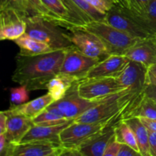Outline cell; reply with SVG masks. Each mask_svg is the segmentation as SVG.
Returning <instances> with one entry per match:
<instances>
[{
  "mask_svg": "<svg viewBox=\"0 0 156 156\" xmlns=\"http://www.w3.org/2000/svg\"><path fill=\"white\" fill-rule=\"evenodd\" d=\"M69 120H71L67 119L60 111L52 105L33 119L34 124L38 126H56Z\"/></svg>",
  "mask_w": 156,
  "mask_h": 156,
  "instance_id": "25",
  "label": "cell"
},
{
  "mask_svg": "<svg viewBox=\"0 0 156 156\" xmlns=\"http://www.w3.org/2000/svg\"><path fill=\"white\" fill-rule=\"evenodd\" d=\"M14 42L20 48L19 54L25 56H35L53 51L50 46L43 41L31 37L27 34H24Z\"/></svg>",
  "mask_w": 156,
  "mask_h": 156,
  "instance_id": "22",
  "label": "cell"
},
{
  "mask_svg": "<svg viewBox=\"0 0 156 156\" xmlns=\"http://www.w3.org/2000/svg\"><path fill=\"white\" fill-rule=\"evenodd\" d=\"M144 126L149 131H156V120H150L145 117H139Z\"/></svg>",
  "mask_w": 156,
  "mask_h": 156,
  "instance_id": "41",
  "label": "cell"
},
{
  "mask_svg": "<svg viewBox=\"0 0 156 156\" xmlns=\"http://www.w3.org/2000/svg\"><path fill=\"white\" fill-rule=\"evenodd\" d=\"M64 29H82L92 33L103 43L110 55H124L128 49L138 41L105 21H92L80 25L70 26Z\"/></svg>",
  "mask_w": 156,
  "mask_h": 156,
  "instance_id": "4",
  "label": "cell"
},
{
  "mask_svg": "<svg viewBox=\"0 0 156 156\" xmlns=\"http://www.w3.org/2000/svg\"><path fill=\"white\" fill-rule=\"evenodd\" d=\"M147 79L148 82L156 85V64L148 67Z\"/></svg>",
  "mask_w": 156,
  "mask_h": 156,
  "instance_id": "40",
  "label": "cell"
},
{
  "mask_svg": "<svg viewBox=\"0 0 156 156\" xmlns=\"http://www.w3.org/2000/svg\"><path fill=\"white\" fill-rule=\"evenodd\" d=\"M66 30L73 46L83 54L99 62L111 56L103 43L92 33L82 29H67Z\"/></svg>",
  "mask_w": 156,
  "mask_h": 156,
  "instance_id": "9",
  "label": "cell"
},
{
  "mask_svg": "<svg viewBox=\"0 0 156 156\" xmlns=\"http://www.w3.org/2000/svg\"><path fill=\"white\" fill-rule=\"evenodd\" d=\"M115 140L122 145H126L140 152L138 143L132 128L123 120H119L114 125Z\"/></svg>",
  "mask_w": 156,
  "mask_h": 156,
  "instance_id": "26",
  "label": "cell"
},
{
  "mask_svg": "<svg viewBox=\"0 0 156 156\" xmlns=\"http://www.w3.org/2000/svg\"><path fill=\"white\" fill-rule=\"evenodd\" d=\"M53 102H54V100H53V97L47 92L44 95L34 99L30 101L26 102L21 105L11 107L9 110L12 112L21 114V115H24L33 120L34 117L39 115L42 111L48 108Z\"/></svg>",
  "mask_w": 156,
  "mask_h": 156,
  "instance_id": "21",
  "label": "cell"
},
{
  "mask_svg": "<svg viewBox=\"0 0 156 156\" xmlns=\"http://www.w3.org/2000/svg\"><path fill=\"white\" fill-rule=\"evenodd\" d=\"M120 118H116L99 123L73 122L59 135L61 146L68 149H78L85 142L103 131L109 125L117 123Z\"/></svg>",
  "mask_w": 156,
  "mask_h": 156,
  "instance_id": "5",
  "label": "cell"
},
{
  "mask_svg": "<svg viewBox=\"0 0 156 156\" xmlns=\"http://www.w3.org/2000/svg\"><path fill=\"white\" fill-rule=\"evenodd\" d=\"M154 40H155V44H156V37H154Z\"/></svg>",
  "mask_w": 156,
  "mask_h": 156,
  "instance_id": "45",
  "label": "cell"
},
{
  "mask_svg": "<svg viewBox=\"0 0 156 156\" xmlns=\"http://www.w3.org/2000/svg\"><path fill=\"white\" fill-rule=\"evenodd\" d=\"M134 117H145L150 120H156V103L144 96L138 106L131 112V114L126 119Z\"/></svg>",
  "mask_w": 156,
  "mask_h": 156,
  "instance_id": "27",
  "label": "cell"
},
{
  "mask_svg": "<svg viewBox=\"0 0 156 156\" xmlns=\"http://www.w3.org/2000/svg\"><path fill=\"white\" fill-rule=\"evenodd\" d=\"M28 16L39 15L44 18L54 21L56 18L50 13L42 3L41 0H24Z\"/></svg>",
  "mask_w": 156,
  "mask_h": 156,
  "instance_id": "29",
  "label": "cell"
},
{
  "mask_svg": "<svg viewBox=\"0 0 156 156\" xmlns=\"http://www.w3.org/2000/svg\"><path fill=\"white\" fill-rule=\"evenodd\" d=\"M15 144L9 142L5 134H0V156H10Z\"/></svg>",
  "mask_w": 156,
  "mask_h": 156,
  "instance_id": "33",
  "label": "cell"
},
{
  "mask_svg": "<svg viewBox=\"0 0 156 156\" xmlns=\"http://www.w3.org/2000/svg\"><path fill=\"white\" fill-rule=\"evenodd\" d=\"M124 90V87L115 77L84 79L78 82L79 95L88 101L103 100Z\"/></svg>",
  "mask_w": 156,
  "mask_h": 156,
  "instance_id": "7",
  "label": "cell"
},
{
  "mask_svg": "<svg viewBox=\"0 0 156 156\" xmlns=\"http://www.w3.org/2000/svg\"><path fill=\"white\" fill-rule=\"evenodd\" d=\"M59 156H85L79 149L61 147L59 149Z\"/></svg>",
  "mask_w": 156,
  "mask_h": 156,
  "instance_id": "39",
  "label": "cell"
},
{
  "mask_svg": "<svg viewBox=\"0 0 156 156\" xmlns=\"http://www.w3.org/2000/svg\"><path fill=\"white\" fill-rule=\"evenodd\" d=\"M28 91L25 85H20L19 87L11 88L10 101L12 107L21 105L28 101Z\"/></svg>",
  "mask_w": 156,
  "mask_h": 156,
  "instance_id": "31",
  "label": "cell"
},
{
  "mask_svg": "<svg viewBox=\"0 0 156 156\" xmlns=\"http://www.w3.org/2000/svg\"><path fill=\"white\" fill-rule=\"evenodd\" d=\"M115 123L107 126L103 131L87 140L77 149L85 156H103L108 145L114 137Z\"/></svg>",
  "mask_w": 156,
  "mask_h": 156,
  "instance_id": "18",
  "label": "cell"
},
{
  "mask_svg": "<svg viewBox=\"0 0 156 156\" xmlns=\"http://www.w3.org/2000/svg\"><path fill=\"white\" fill-rule=\"evenodd\" d=\"M105 21L134 39L141 40L149 37L129 17L126 8L116 4L106 13Z\"/></svg>",
  "mask_w": 156,
  "mask_h": 156,
  "instance_id": "12",
  "label": "cell"
},
{
  "mask_svg": "<svg viewBox=\"0 0 156 156\" xmlns=\"http://www.w3.org/2000/svg\"><path fill=\"white\" fill-rule=\"evenodd\" d=\"M144 96L156 103V85L148 82L144 90Z\"/></svg>",
  "mask_w": 156,
  "mask_h": 156,
  "instance_id": "37",
  "label": "cell"
},
{
  "mask_svg": "<svg viewBox=\"0 0 156 156\" xmlns=\"http://www.w3.org/2000/svg\"><path fill=\"white\" fill-rule=\"evenodd\" d=\"M126 91L124 90L122 92L105 99L75 119L74 121L81 123H99L116 118L121 119L122 114L126 108L123 100Z\"/></svg>",
  "mask_w": 156,
  "mask_h": 156,
  "instance_id": "6",
  "label": "cell"
},
{
  "mask_svg": "<svg viewBox=\"0 0 156 156\" xmlns=\"http://www.w3.org/2000/svg\"><path fill=\"white\" fill-rule=\"evenodd\" d=\"M152 0H127V9L135 12H142L148 7Z\"/></svg>",
  "mask_w": 156,
  "mask_h": 156,
  "instance_id": "34",
  "label": "cell"
},
{
  "mask_svg": "<svg viewBox=\"0 0 156 156\" xmlns=\"http://www.w3.org/2000/svg\"><path fill=\"white\" fill-rule=\"evenodd\" d=\"M26 32L24 17L11 10L0 12V40L15 41Z\"/></svg>",
  "mask_w": 156,
  "mask_h": 156,
  "instance_id": "13",
  "label": "cell"
},
{
  "mask_svg": "<svg viewBox=\"0 0 156 156\" xmlns=\"http://www.w3.org/2000/svg\"><path fill=\"white\" fill-rule=\"evenodd\" d=\"M103 13L106 14L114 5L117 4L116 0H85Z\"/></svg>",
  "mask_w": 156,
  "mask_h": 156,
  "instance_id": "32",
  "label": "cell"
},
{
  "mask_svg": "<svg viewBox=\"0 0 156 156\" xmlns=\"http://www.w3.org/2000/svg\"><path fill=\"white\" fill-rule=\"evenodd\" d=\"M69 12L66 21L56 24L62 28L73 25H80L92 21H105L106 14L96 9L85 0H62Z\"/></svg>",
  "mask_w": 156,
  "mask_h": 156,
  "instance_id": "8",
  "label": "cell"
},
{
  "mask_svg": "<svg viewBox=\"0 0 156 156\" xmlns=\"http://www.w3.org/2000/svg\"><path fill=\"white\" fill-rule=\"evenodd\" d=\"M126 11L134 22L149 37H156V0H152L142 12H135L126 8Z\"/></svg>",
  "mask_w": 156,
  "mask_h": 156,
  "instance_id": "19",
  "label": "cell"
},
{
  "mask_svg": "<svg viewBox=\"0 0 156 156\" xmlns=\"http://www.w3.org/2000/svg\"><path fill=\"white\" fill-rule=\"evenodd\" d=\"M98 62L81 53L75 47H71L66 50L59 73L74 77L79 81L85 79L90 69Z\"/></svg>",
  "mask_w": 156,
  "mask_h": 156,
  "instance_id": "11",
  "label": "cell"
},
{
  "mask_svg": "<svg viewBox=\"0 0 156 156\" xmlns=\"http://www.w3.org/2000/svg\"><path fill=\"white\" fill-rule=\"evenodd\" d=\"M147 70L143 64L130 60L117 77L126 90V108L121 115L122 120L126 119L144 98V90L148 83Z\"/></svg>",
  "mask_w": 156,
  "mask_h": 156,
  "instance_id": "2",
  "label": "cell"
},
{
  "mask_svg": "<svg viewBox=\"0 0 156 156\" xmlns=\"http://www.w3.org/2000/svg\"><path fill=\"white\" fill-rule=\"evenodd\" d=\"M62 146L46 142H28L15 144L10 156H46Z\"/></svg>",
  "mask_w": 156,
  "mask_h": 156,
  "instance_id": "20",
  "label": "cell"
},
{
  "mask_svg": "<svg viewBox=\"0 0 156 156\" xmlns=\"http://www.w3.org/2000/svg\"><path fill=\"white\" fill-rule=\"evenodd\" d=\"M129 61L130 60L123 55H111L93 66L88 73L85 79L117 78L123 72Z\"/></svg>",
  "mask_w": 156,
  "mask_h": 156,
  "instance_id": "14",
  "label": "cell"
},
{
  "mask_svg": "<svg viewBox=\"0 0 156 156\" xmlns=\"http://www.w3.org/2000/svg\"><path fill=\"white\" fill-rule=\"evenodd\" d=\"M27 35L48 44L53 50H67L73 47L66 30L55 21L39 15L24 18Z\"/></svg>",
  "mask_w": 156,
  "mask_h": 156,
  "instance_id": "3",
  "label": "cell"
},
{
  "mask_svg": "<svg viewBox=\"0 0 156 156\" xmlns=\"http://www.w3.org/2000/svg\"><path fill=\"white\" fill-rule=\"evenodd\" d=\"M123 56L147 68L156 64V44L154 37L138 40Z\"/></svg>",
  "mask_w": 156,
  "mask_h": 156,
  "instance_id": "15",
  "label": "cell"
},
{
  "mask_svg": "<svg viewBox=\"0 0 156 156\" xmlns=\"http://www.w3.org/2000/svg\"><path fill=\"white\" fill-rule=\"evenodd\" d=\"M117 156H143L140 152L135 150L133 148L126 146V145H122L119 150Z\"/></svg>",
  "mask_w": 156,
  "mask_h": 156,
  "instance_id": "36",
  "label": "cell"
},
{
  "mask_svg": "<svg viewBox=\"0 0 156 156\" xmlns=\"http://www.w3.org/2000/svg\"><path fill=\"white\" fill-rule=\"evenodd\" d=\"M60 148H59V149H60ZM59 149H58V150H56V151H55V152H52L51 154H49V155H47L46 156H59Z\"/></svg>",
  "mask_w": 156,
  "mask_h": 156,
  "instance_id": "44",
  "label": "cell"
},
{
  "mask_svg": "<svg viewBox=\"0 0 156 156\" xmlns=\"http://www.w3.org/2000/svg\"><path fill=\"white\" fill-rule=\"evenodd\" d=\"M46 9L56 19V23L66 21L69 18V12L62 0H41Z\"/></svg>",
  "mask_w": 156,
  "mask_h": 156,
  "instance_id": "28",
  "label": "cell"
},
{
  "mask_svg": "<svg viewBox=\"0 0 156 156\" xmlns=\"http://www.w3.org/2000/svg\"><path fill=\"white\" fill-rule=\"evenodd\" d=\"M78 81L74 77L59 73L47 84V92L53 97L54 102L57 101L65 96L73 84Z\"/></svg>",
  "mask_w": 156,
  "mask_h": 156,
  "instance_id": "23",
  "label": "cell"
},
{
  "mask_svg": "<svg viewBox=\"0 0 156 156\" xmlns=\"http://www.w3.org/2000/svg\"><path fill=\"white\" fill-rule=\"evenodd\" d=\"M78 82L73 84L62 98L51 104L69 120H75L90 108L105 100L88 101L81 97L78 91Z\"/></svg>",
  "mask_w": 156,
  "mask_h": 156,
  "instance_id": "10",
  "label": "cell"
},
{
  "mask_svg": "<svg viewBox=\"0 0 156 156\" xmlns=\"http://www.w3.org/2000/svg\"><path fill=\"white\" fill-rule=\"evenodd\" d=\"M120 146H121V144L115 140V136H114L110 144L108 145L103 156H117Z\"/></svg>",
  "mask_w": 156,
  "mask_h": 156,
  "instance_id": "35",
  "label": "cell"
},
{
  "mask_svg": "<svg viewBox=\"0 0 156 156\" xmlns=\"http://www.w3.org/2000/svg\"><path fill=\"white\" fill-rule=\"evenodd\" d=\"M117 1V3L120 5L123 6L124 8H128V3L127 0H116Z\"/></svg>",
  "mask_w": 156,
  "mask_h": 156,
  "instance_id": "43",
  "label": "cell"
},
{
  "mask_svg": "<svg viewBox=\"0 0 156 156\" xmlns=\"http://www.w3.org/2000/svg\"><path fill=\"white\" fill-rule=\"evenodd\" d=\"M4 111L8 116L7 127L4 133L5 136L9 142L18 144L29 129L34 125L33 120L21 114L12 112L9 109Z\"/></svg>",
  "mask_w": 156,
  "mask_h": 156,
  "instance_id": "17",
  "label": "cell"
},
{
  "mask_svg": "<svg viewBox=\"0 0 156 156\" xmlns=\"http://www.w3.org/2000/svg\"><path fill=\"white\" fill-rule=\"evenodd\" d=\"M8 123V116L5 111H1L0 113V134H4L6 131Z\"/></svg>",
  "mask_w": 156,
  "mask_h": 156,
  "instance_id": "42",
  "label": "cell"
},
{
  "mask_svg": "<svg viewBox=\"0 0 156 156\" xmlns=\"http://www.w3.org/2000/svg\"><path fill=\"white\" fill-rule=\"evenodd\" d=\"M66 50H56L35 56L18 53L12 81L25 85L29 91L47 89L49 82L60 73Z\"/></svg>",
  "mask_w": 156,
  "mask_h": 156,
  "instance_id": "1",
  "label": "cell"
},
{
  "mask_svg": "<svg viewBox=\"0 0 156 156\" xmlns=\"http://www.w3.org/2000/svg\"><path fill=\"white\" fill-rule=\"evenodd\" d=\"M149 154L151 156H156V131L149 130Z\"/></svg>",
  "mask_w": 156,
  "mask_h": 156,
  "instance_id": "38",
  "label": "cell"
},
{
  "mask_svg": "<svg viewBox=\"0 0 156 156\" xmlns=\"http://www.w3.org/2000/svg\"><path fill=\"white\" fill-rule=\"evenodd\" d=\"M124 120L133 131L138 143L140 152L143 156H151L149 154V130L139 117H130Z\"/></svg>",
  "mask_w": 156,
  "mask_h": 156,
  "instance_id": "24",
  "label": "cell"
},
{
  "mask_svg": "<svg viewBox=\"0 0 156 156\" xmlns=\"http://www.w3.org/2000/svg\"><path fill=\"white\" fill-rule=\"evenodd\" d=\"M11 10L24 18L28 16L24 0H0V11Z\"/></svg>",
  "mask_w": 156,
  "mask_h": 156,
  "instance_id": "30",
  "label": "cell"
},
{
  "mask_svg": "<svg viewBox=\"0 0 156 156\" xmlns=\"http://www.w3.org/2000/svg\"><path fill=\"white\" fill-rule=\"evenodd\" d=\"M74 120L56 126H38L34 125L25 134L20 143L28 142H46L61 146L59 135L66 126L71 124Z\"/></svg>",
  "mask_w": 156,
  "mask_h": 156,
  "instance_id": "16",
  "label": "cell"
}]
</instances>
